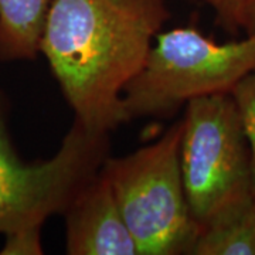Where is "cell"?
Wrapping results in <instances>:
<instances>
[{"instance_id":"1","label":"cell","mask_w":255,"mask_h":255,"mask_svg":"<svg viewBox=\"0 0 255 255\" xmlns=\"http://www.w3.org/2000/svg\"><path fill=\"white\" fill-rule=\"evenodd\" d=\"M169 16L164 0H51L40 53L85 129L110 135L127 122L124 91Z\"/></svg>"},{"instance_id":"2","label":"cell","mask_w":255,"mask_h":255,"mask_svg":"<svg viewBox=\"0 0 255 255\" xmlns=\"http://www.w3.org/2000/svg\"><path fill=\"white\" fill-rule=\"evenodd\" d=\"M183 121L150 145L125 157H107L108 179L139 255L190 254L200 228L183 183Z\"/></svg>"},{"instance_id":"3","label":"cell","mask_w":255,"mask_h":255,"mask_svg":"<svg viewBox=\"0 0 255 255\" xmlns=\"http://www.w3.org/2000/svg\"><path fill=\"white\" fill-rule=\"evenodd\" d=\"M255 71V31L217 43L194 27L156 36L140 73L124 91L125 119L167 117L193 98L228 94Z\"/></svg>"},{"instance_id":"4","label":"cell","mask_w":255,"mask_h":255,"mask_svg":"<svg viewBox=\"0 0 255 255\" xmlns=\"http://www.w3.org/2000/svg\"><path fill=\"white\" fill-rule=\"evenodd\" d=\"M182 121L183 183L200 228L219 210L255 193L251 156L230 92L193 98Z\"/></svg>"},{"instance_id":"5","label":"cell","mask_w":255,"mask_h":255,"mask_svg":"<svg viewBox=\"0 0 255 255\" xmlns=\"http://www.w3.org/2000/svg\"><path fill=\"white\" fill-rule=\"evenodd\" d=\"M107 157L108 135L92 133L75 121L51 159L21 162L11 145L0 100V233L41 228L50 216L64 214Z\"/></svg>"},{"instance_id":"6","label":"cell","mask_w":255,"mask_h":255,"mask_svg":"<svg viewBox=\"0 0 255 255\" xmlns=\"http://www.w3.org/2000/svg\"><path fill=\"white\" fill-rule=\"evenodd\" d=\"M70 255H139L108 179L98 172L65 210Z\"/></svg>"},{"instance_id":"7","label":"cell","mask_w":255,"mask_h":255,"mask_svg":"<svg viewBox=\"0 0 255 255\" xmlns=\"http://www.w3.org/2000/svg\"><path fill=\"white\" fill-rule=\"evenodd\" d=\"M191 255H255V193L233 201L200 227Z\"/></svg>"},{"instance_id":"8","label":"cell","mask_w":255,"mask_h":255,"mask_svg":"<svg viewBox=\"0 0 255 255\" xmlns=\"http://www.w3.org/2000/svg\"><path fill=\"white\" fill-rule=\"evenodd\" d=\"M51 0H0V60H33Z\"/></svg>"},{"instance_id":"9","label":"cell","mask_w":255,"mask_h":255,"mask_svg":"<svg viewBox=\"0 0 255 255\" xmlns=\"http://www.w3.org/2000/svg\"><path fill=\"white\" fill-rule=\"evenodd\" d=\"M230 94L236 101L243 129H244L247 142H248V147H250L253 186L255 191V71L246 75L231 90Z\"/></svg>"},{"instance_id":"10","label":"cell","mask_w":255,"mask_h":255,"mask_svg":"<svg viewBox=\"0 0 255 255\" xmlns=\"http://www.w3.org/2000/svg\"><path fill=\"white\" fill-rule=\"evenodd\" d=\"M1 255H40L43 254L41 228H23L6 234Z\"/></svg>"},{"instance_id":"11","label":"cell","mask_w":255,"mask_h":255,"mask_svg":"<svg viewBox=\"0 0 255 255\" xmlns=\"http://www.w3.org/2000/svg\"><path fill=\"white\" fill-rule=\"evenodd\" d=\"M216 11L219 21L228 31L246 28L248 0H200Z\"/></svg>"},{"instance_id":"12","label":"cell","mask_w":255,"mask_h":255,"mask_svg":"<svg viewBox=\"0 0 255 255\" xmlns=\"http://www.w3.org/2000/svg\"><path fill=\"white\" fill-rule=\"evenodd\" d=\"M247 34L254 33L255 31V0H248L247 4V20L246 28H244Z\"/></svg>"}]
</instances>
